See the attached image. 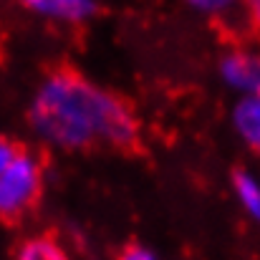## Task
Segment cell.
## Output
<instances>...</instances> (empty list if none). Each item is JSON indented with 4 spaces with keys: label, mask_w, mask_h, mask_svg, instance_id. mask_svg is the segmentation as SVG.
Wrapping results in <instances>:
<instances>
[{
    "label": "cell",
    "mask_w": 260,
    "mask_h": 260,
    "mask_svg": "<svg viewBox=\"0 0 260 260\" xmlns=\"http://www.w3.org/2000/svg\"><path fill=\"white\" fill-rule=\"evenodd\" d=\"M30 124L41 139L61 149L93 144L126 149L137 142V121L126 101L69 69L46 76L30 106Z\"/></svg>",
    "instance_id": "cell-1"
},
{
    "label": "cell",
    "mask_w": 260,
    "mask_h": 260,
    "mask_svg": "<svg viewBox=\"0 0 260 260\" xmlns=\"http://www.w3.org/2000/svg\"><path fill=\"white\" fill-rule=\"evenodd\" d=\"M41 192V165L28 152H20L0 170V217L18 220Z\"/></svg>",
    "instance_id": "cell-2"
},
{
    "label": "cell",
    "mask_w": 260,
    "mask_h": 260,
    "mask_svg": "<svg viewBox=\"0 0 260 260\" xmlns=\"http://www.w3.org/2000/svg\"><path fill=\"white\" fill-rule=\"evenodd\" d=\"M222 79L245 96H260V56L230 53L222 58Z\"/></svg>",
    "instance_id": "cell-3"
},
{
    "label": "cell",
    "mask_w": 260,
    "mask_h": 260,
    "mask_svg": "<svg viewBox=\"0 0 260 260\" xmlns=\"http://www.w3.org/2000/svg\"><path fill=\"white\" fill-rule=\"evenodd\" d=\"M20 3L41 15L58 20H86L96 13L93 0H20Z\"/></svg>",
    "instance_id": "cell-4"
},
{
    "label": "cell",
    "mask_w": 260,
    "mask_h": 260,
    "mask_svg": "<svg viewBox=\"0 0 260 260\" xmlns=\"http://www.w3.org/2000/svg\"><path fill=\"white\" fill-rule=\"evenodd\" d=\"M233 124L243 142L260 152V96H243L233 111Z\"/></svg>",
    "instance_id": "cell-5"
},
{
    "label": "cell",
    "mask_w": 260,
    "mask_h": 260,
    "mask_svg": "<svg viewBox=\"0 0 260 260\" xmlns=\"http://www.w3.org/2000/svg\"><path fill=\"white\" fill-rule=\"evenodd\" d=\"M233 182H235V194H238L240 205L245 207V212L255 222H260V179H255L248 172H238Z\"/></svg>",
    "instance_id": "cell-6"
},
{
    "label": "cell",
    "mask_w": 260,
    "mask_h": 260,
    "mask_svg": "<svg viewBox=\"0 0 260 260\" xmlns=\"http://www.w3.org/2000/svg\"><path fill=\"white\" fill-rule=\"evenodd\" d=\"M18 258L23 260H61L63 258V250L58 248L56 240L51 238H33V240H25L18 250Z\"/></svg>",
    "instance_id": "cell-7"
},
{
    "label": "cell",
    "mask_w": 260,
    "mask_h": 260,
    "mask_svg": "<svg viewBox=\"0 0 260 260\" xmlns=\"http://www.w3.org/2000/svg\"><path fill=\"white\" fill-rule=\"evenodd\" d=\"M194 10L207 13V15H228L235 10V5L240 0H187Z\"/></svg>",
    "instance_id": "cell-8"
},
{
    "label": "cell",
    "mask_w": 260,
    "mask_h": 260,
    "mask_svg": "<svg viewBox=\"0 0 260 260\" xmlns=\"http://www.w3.org/2000/svg\"><path fill=\"white\" fill-rule=\"evenodd\" d=\"M15 154H18V147H15L10 139L0 137V170H3V167H5V165H8L13 157H15Z\"/></svg>",
    "instance_id": "cell-9"
},
{
    "label": "cell",
    "mask_w": 260,
    "mask_h": 260,
    "mask_svg": "<svg viewBox=\"0 0 260 260\" xmlns=\"http://www.w3.org/2000/svg\"><path fill=\"white\" fill-rule=\"evenodd\" d=\"M124 258H129V260H152L154 258V253L147 250V248H142V245H132V248L124 250Z\"/></svg>",
    "instance_id": "cell-10"
},
{
    "label": "cell",
    "mask_w": 260,
    "mask_h": 260,
    "mask_svg": "<svg viewBox=\"0 0 260 260\" xmlns=\"http://www.w3.org/2000/svg\"><path fill=\"white\" fill-rule=\"evenodd\" d=\"M243 3H245V10L250 13L253 23L260 25V0H243Z\"/></svg>",
    "instance_id": "cell-11"
}]
</instances>
